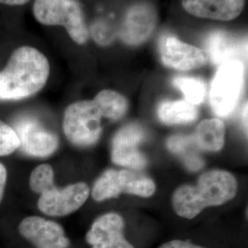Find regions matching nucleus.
<instances>
[{
	"label": "nucleus",
	"mask_w": 248,
	"mask_h": 248,
	"mask_svg": "<svg viewBox=\"0 0 248 248\" xmlns=\"http://www.w3.org/2000/svg\"><path fill=\"white\" fill-rule=\"evenodd\" d=\"M129 103L123 94L101 90L91 100H80L64 110L62 130L67 140L78 147H89L98 142L103 121L117 122L127 113Z\"/></svg>",
	"instance_id": "f257e3e1"
},
{
	"label": "nucleus",
	"mask_w": 248,
	"mask_h": 248,
	"mask_svg": "<svg viewBox=\"0 0 248 248\" xmlns=\"http://www.w3.org/2000/svg\"><path fill=\"white\" fill-rule=\"evenodd\" d=\"M49 76L50 63L44 53L33 47H19L0 71V100L18 101L32 97L45 88Z\"/></svg>",
	"instance_id": "f03ea898"
},
{
	"label": "nucleus",
	"mask_w": 248,
	"mask_h": 248,
	"mask_svg": "<svg viewBox=\"0 0 248 248\" xmlns=\"http://www.w3.org/2000/svg\"><path fill=\"white\" fill-rule=\"evenodd\" d=\"M237 180L230 172L213 169L201 175L195 186H178L172 204L178 216L191 220L207 207L219 206L232 200L237 193Z\"/></svg>",
	"instance_id": "7ed1b4c3"
},
{
	"label": "nucleus",
	"mask_w": 248,
	"mask_h": 248,
	"mask_svg": "<svg viewBox=\"0 0 248 248\" xmlns=\"http://www.w3.org/2000/svg\"><path fill=\"white\" fill-rule=\"evenodd\" d=\"M29 186L39 195V211L51 217H63L77 212L90 194L89 185L85 182L57 187L54 183L53 167L49 164L39 165L31 171Z\"/></svg>",
	"instance_id": "20e7f679"
},
{
	"label": "nucleus",
	"mask_w": 248,
	"mask_h": 248,
	"mask_svg": "<svg viewBox=\"0 0 248 248\" xmlns=\"http://www.w3.org/2000/svg\"><path fill=\"white\" fill-rule=\"evenodd\" d=\"M33 15L46 26H62L78 45L89 41V28L79 4L75 0H35Z\"/></svg>",
	"instance_id": "39448f33"
},
{
	"label": "nucleus",
	"mask_w": 248,
	"mask_h": 248,
	"mask_svg": "<svg viewBox=\"0 0 248 248\" xmlns=\"http://www.w3.org/2000/svg\"><path fill=\"white\" fill-rule=\"evenodd\" d=\"M244 78L245 65L240 59H230L219 64L209 93L214 114L227 117L233 111L244 86Z\"/></svg>",
	"instance_id": "423d86ee"
},
{
	"label": "nucleus",
	"mask_w": 248,
	"mask_h": 248,
	"mask_svg": "<svg viewBox=\"0 0 248 248\" xmlns=\"http://www.w3.org/2000/svg\"><path fill=\"white\" fill-rule=\"evenodd\" d=\"M155 191V184L150 177L130 170L108 169L96 180L91 195L96 202L132 194L149 198Z\"/></svg>",
	"instance_id": "0eeeda50"
},
{
	"label": "nucleus",
	"mask_w": 248,
	"mask_h": 248,
	"mask_svg": "<svg viewBox=\"0 0 248 248\" xmlns=\"http://www.w3.org/2000/svg\"><path fill=\"white\" fill-rule=\"evenodd\" d=\"M13 129L19 140L18 150L35 158H46L53 155L59 147L57 134L31 116H20L14 121Z\"/></svg>",
	"instance_id": "6e6552de"
},
{
	"label": "nucleus",
	"mask_w": 248,
	"mask_h": 248,
	"mask_svg": "<svg viewBox=\"0 0 248 248\" xmlns=\"http://www.w3.org/2000/svg\"><path fill=\"white\" fill-rule=\"evenodd\" d=\"M145 131L139 124H128L121 128L112 139V162L129 169H144L148 164V160L139 150V145L145 140Z\"/></svg>",
	"instance_id": "1a4fd4ad"
},
{
	"label": "nucleus",
	"mask_w": 248,
	"mask_h": 248,
	"mask_svg": "<svg viewBox=\"0 0 248 248\" xmlns=\"http://www.w3.org/2000/svg\"><path fill=\"white\" fill-rule=\"evenodd\" d=\"M156 24L155 9L147 3H137L125 13L118 35L125 45L138 46L150 38Z\"/></svg>",
	"instance_id": "9d476101"
},
{
	"label": "nucleus",
	"mask_w": 248,
	"mask_h": 248,
	"mask_svg": "<svg viewBox=\"0 0 248 248\" xmlns=\"http://www.w3.org/2000/svg\"><path fill=\"white\" fill-rule=\"evenodd\" d=\"M18 232L35 248H69L70 241L58 222L31 215L19 222Z\"/></svg>",
	"instance_id": "9b49d317"
},
{
	"label": "nucleus",
	"mask_w": 248,
	"mask_h": 248,
	"mask_svg": "<svg viewBox=\"0 0 248 248\" xmlns=\"http://www.w3.org/2000/svg\"><path fill=\"white\" fill-rule=\"evenodd\" d=\"M124 228L125 222L119 213H106L92 223L86 241L92 248H134L125 238Z\"/></svg>",
	"instance_id": "f8f14e48"
},
{
	"label": "nucleus",
	"mask_w": 248,
	"mask_h": 248,
	"mask_svg": "<svg viewBox=\"0 0 248 248\" xmlns=\"http://www.w3.org/2000/svg\"><path fill=\"white\" fill-rule=\"evenodd\" d=\"M160 56L167 67L178 71L200 68L208 61L207 54L202 49L184 43L175 36L165 38L161 45Z\"/></svg>",
	"instance_id": "ddd939ff"
},
{
	"label": "nucleus",
	"mask_w": 248,
	"mask_h": 248,
	"mask_svg": "<svg viewBox=\"0 0 248 248\" xmlns=\"http://www.w3.org/2000/svg\"><path fill=\"white\" fill-rule=\"evenodd\" d=\"M184 10L196 18L231 21L243 12L246 0H182Z\"/></svg>",
	"instance_id": "4468645a"
},
{
	"label": "nucleus",
	"mask_w": 248,
	"mask_h": 248,
	"mask_svg": "<svg viewBox=\"0 0 248 248\" xmlns=\"http://www.w3.org/2000/svg\"><path fill=\"white\" fill-rule=\"evenodd\" d=\"M191 137L200 152H219L224 145L225 126L221 119L203 120Z\"/></svg>",
	"instance_id": "2eb2a0df"
},
{
	"label": "nucleus",
	"mask_w": 248,
	"mask_h": 248,
	"mask_svg": "<svg viewBox=\"0 0 248 248\" xmlns=\"http://www.w3.org/2000/svg\"><path fill=\"white\" fill-rule=\"evenodd\" d=\"M207 57L214 64H221L230 59H238L240 53L239 44L224 31H216L207 37L206 40Z\"/></svg>",
	"instance_id": "dca6fc26"
},
{
	"label": "nucleus",
	"mask_w": 248,
	"mask_h": 248,
	"mask_svg": "<svg viewBox=\"0 0 248 248\" xmlns=\"http://www.w3.org/2000/svg\"><path fill=\"white\" fill-rule=\"evenodd\" d=\"M157 116L168 125L190 124L198 119L199 110L186 100H165L157 107Z\"/></svg>",
	"instance_id": "f3484780"
},
{
	"label": "nucleus",
	"mask_w": 248,
	"mask_h": 248,
	"mask_svg": "<svg viewBox=\"0 0 248 248\" xmlns=\"http://www.w3.org/2000/svg\"><path fill=\"white\" fill-rule=\"evenodd\" d=\"M169 150L178 155L189 171H199L205 166V162L200 155L191 135L175 134L167 141Z\"/></svg>",
	"instance_id": "a211bd4d"
},
{
	"label": "nucleus",
	"mask_w": 248,
	"mask_h": 248,
	"mask_svg": "<svg viewBox=\"0 0 248 248\" xmlns=\"http://www.w3.org/2000/svg\"><path fill=\"white\" fill-rule=\"evenodd\" d=\"M173 85L183 93L186 102L194 106L203 102L207 94V86L203 80L192 77H176Z\"/></svg>",
	"instance_id": "6ab92c4d"
},
{
	"label": "nucleus",
	"mask_w": 248,
	"mask_h": 248,
	"mask_svg": "<svg viewBox=\"0 0 248 248\" xmlns=\"http://www.w3.org/2000/svg\"><path fill=\"white\" fill-rule=\"evenodd\" d=\"M89 37H91L93 41L100 46L111 45L117 35L115 29L111 23L103 19L95 21L89 29Z\"/></svg>",
	"instance_id": "aec40b11"
},
{
	"label": "nucleus",
	"mask_w": 248,
	"mask_h": 248,
	"mask_svg": "<svg viewBox=\"0 0 248 248\" xmlns=\"http://www.w3.org/2000/svg\"><path fill=\"white\" fill-rule=\"evenodd\" d=\"M19 140L11 125L0 120V156H8L18 150Z\"/></svg>",
	"instance_id": "412c9836"
},
{
	"label": "nucleus",
	"mask_w": 248,
	"mask_h": 248,
	"mask_svg": "<svg viewBox=\"0 0 248 248\" xmlns=\"http://www.w3.org/2000/svg\"><path fill=\"white\" fill-rule=\"evenodd\" d=\"M158 248H204L200 246L194 245L189 241H181V240H173L162 245Z\"/></svg>",
	"instance_id": "4be33fe9"
},
{
	"label": "nucleus",
	"mask_w": 248,
	"mask_h": 248,
	"mask_svg": "<svg viewBox=\"0 0 248 248\" xmlns=\"http://www.w3.org/2000/svg\"><path fill=\"white\" fill-rule=\"evenodd\" d=\"M8 182V170L7 168L0 162V203L5 195V190Z\"/></svg>",
	"instance_id": "5701e85b"
},
{
	"label": "nucleus",
	"mask_w": 248,
	"mask_h": 248,
	"mask_svg": "<svg viewBox=\"0 0 248 248\" xmlns=\"http://www.w3.org/2000/svg\"><path fill=\"white\" fill-rule=\"evenodd\" d=\"M30 0H0V4H5L9 6H21L25 5Z\"/></svg>",
	"instance_id": "b1692460"
},
{
	"label": "nucleus",
	"mask_w": 248,
	"mask_h": 248,
	"mask_svg": "<svg viewBox=\"0 0 248 248\" xmlns=\"http://www.w3.org/2000/svg\"><path fill=\"white\" fill-rule=\"evenodd\" d=\"M243 123H244V126H245L246 130L248 131V103H246V105L244 107V110H243Z\"/></svg>",
	"instance_id": "393cba45"
}]
</instances>
